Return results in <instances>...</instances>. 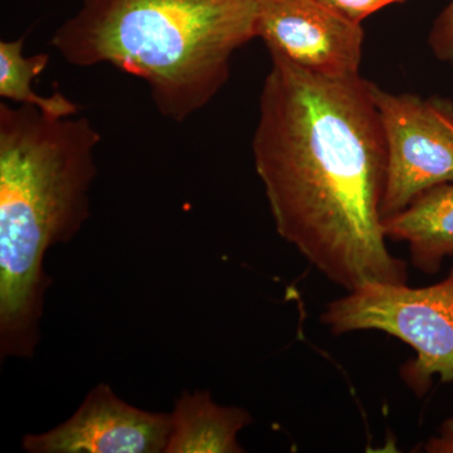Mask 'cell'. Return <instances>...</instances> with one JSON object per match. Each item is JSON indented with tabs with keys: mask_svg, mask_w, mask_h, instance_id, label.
I'll return each instance as SVG.
<instances>
[{
	"mask_svg": "<svg viewBox=\"0 0 453 453\" xmlns=\"http://www.w3.org/2000/svg\"><path fill=\"white\" fill-rule=\"evenodd\" d=\"M100 133L86 118L0 104V354L32 357L50 279L46 253L89 217Z\"/></svg>",
	"mask_w": 453,
	"mask_h": 453,
	"instance_id": "7a4b0ae2",
	"label": "cell"
},
{
	"mask_svg": "<svg viewBox=\"0 0 453 453\" xmlns=\"http://www.w3.org/2000/svg\"><path fill=\"white\" fill-rule=\"evenodd\" d=\"M321 323L335 335L380 330L407 342L417 356L402 366L401 377L419 398L434 375L453 381V267L443 281L426 288L366 283L332 301Z\"/></svg>",
	"mask_w": 453,
	"mask_h": 453,
	"instance_id": "277c9868",
	"label": "cell"
},
{
	"mask_svg": "<svg viewBox=\"0 0 453 453\" xmlns=\"http://www.w3.org/2000/svg\"><path fill=\"white\" fill-rule=\"evenodd\" d=\"M172 429L165 453H241L238 434L251 425L240 407L217 404L208 390L184 392L170 413Z\"/></svg>",
	"mask_w": 453,
	"mask_h": 453,
	"instance_id": "9c48e42d",
	"label": "cell"
},
{
	"mask_svg": "<svg viewBox=\"0 0 453 453\" xmlns=\"http://www.w3.org/2000/svg\"><path fill=\"white\" fill-rule=\"evenodd\" d=\"M350 22L362 25L363 20L388 5L407 0H318Z\"/></svg>",
	"mask_w": 453,
	"mask_h": 453,
	"instance_id": "7c38bea8",
	"label": "cell"
},
{
	"mask_svg": "<svg viewBox=\"0 0 453 453\" xmlns=\"http://www.w3.org/2000/svg\"><path fill=\"white\" fill-rule=\"evenodd\" d=\"M25 38L0 42V96L16 105L38 107L42 111L58 118H71L80 106L61 92L41 96L33 91V80L41 76L50 64L49 53L26 57Z\"/></svg>",
	"mask_w": 453,
	"mask_h": 453,
	"instance_id": "30bf717a",
	"label": "cell"
},
{
	"mask_svg": "<svg viewBox=\"0 0 453 453\" xmlns=\"http://www.w3.org/2000/svg\"><path fill=\"white\" fill-rule=\"evenodd\" d=\"M387 144L383 220L431 188L453 183V103L372 88Z\"/></svg>",
	"mask_w": 453,
	"mask_h": 453,
	"instance_id": "5b68a950",
	"label": "cell"
},
{
	"mask_svg": "<svg viewBox=\"0 0 453 453\" xmlns=\"http://www.w3.org/2000/svg\"><path fill=\"white\" fill-rule=\"evenodd\" d=\"M270 55L252 148L277 234L345 290L407 283V262L384 234L387 144L374 83Z\"/></svg>",
	"mask_w": 453,
	"mask_h": 453,
	"instance_id": "6da1fadb",
	"label": "cell"
},
{
	"mask_svg": "<svg viewBox=\"0 0 453 453\" xmlns=\"http://www.w3.org/2000/svg\"><path fill=\"white\" fill-rule=\"evenodd\" d=\"M428 46L440 61L453 65V0L434 20Z\"/></svg>",
	"mask_w": 453,
	"mask_h": 453,
	"instance_id": "8fae6325",
	"label": "cell"
},
{
	"mask_svg": "<svg viewBox=\"0 0 453 453\" xmlns=\"http://www.w3.org/2000/svg\"><path fill=\"white\" fill-rule=\"evenodd\" d=\"M170 429V413L134 407L101 383L67 421L27 434L22 446L31 453H165Z\"/></svg>",
	"mask_w": 453,
	"mask_h": 453,
	"instance_id": "52a82bcc",
	"label": "cell"
},
{
	"mask_svg": "<svg viewBox=\"0 0 453 453\" xmlns=\"http://www.w3.org/2000/svg\"><path fill=\"white\" fill-rule=\"evenodd\" d=\"M258 0H82L53 35L77 67L111 65L148 83L157 111L183 122L216 97L234 53L257 38Z\"/></svg>",
	"mask_w": 453,
	"mask_h": 453,
	"instance_id": "3957f363",
	"label": "cell"
},
{
	"mask_svg": "<svg viewBox=\"0 0 453 453\" xmlns=\"http://www.w3.org/2000/svg\"><path fill=\"white\" fill-rule=\"evenodd\" d=\"M387 240L410 244L417 270L434 275L453 256V183L426 190L401 213L383 220Z\"/></svg>",
	"mask_w": 453,
	"mask_h": 453,
	"instance_id": "ba28073f",
	"label": "cell"
},
{
	"mask_svg": "<svg viewBox=\"0 0 453 453\" xmlns=\"http://www.w3.org/2000/svg\"><path fill=\"white\" fill-rule=\"evenodd\" d=\"M425 449L431 453H453V418L443 423L440 434L428 440Z\"/></svg>",
	"mask_w": 453,
	"mask_h": 453,
	"instance_id": "4fadbf2b",
	"label": "cell"
},
{
	"mask_svg": "<svg viewBox=\"0 0 453 453\" xmlns=\"http://www.w3.org/2000/svg\"><path fill=\"white\" fill-rule=\"evenodd\" d=\"M256 35L311 73L329 77L360 74L365 31L318 0H258Z\"/></svg>",
	"mask_w": 453,
	"mask_h": 453,
	"instance_id": "8992f818",
	"label": "cell"
}]
</instances>
